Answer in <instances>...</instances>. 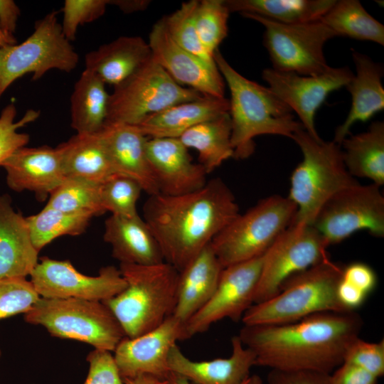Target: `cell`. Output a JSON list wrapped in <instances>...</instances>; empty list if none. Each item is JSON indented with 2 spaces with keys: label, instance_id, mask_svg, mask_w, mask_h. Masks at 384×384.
<instances>
[{
  "label": "cell",
  "instance_id": "1",
  "mask_svg": "<svg viewBox=\"0 0 384 384\" xmlns=\"http://www.w3.org/2000/svg\"><path fill=\"white\" fill-rule=\"evenodd\" d=\"M361 325L353 311L324 312L287 324L244 325L238 336L254 353L255 366L331 374L343 363Z\"/></svg>",
  "mask_w": 384,
  "mask_h": 384
},
{
  "label": "cell",
  "instance_id": "2",
  "mask_svg": "<svg viewBox=\"0 0 384 384\" xmlns=\"http://www.w3.org/2000/svg\"><path fill=\"white\" fill-rule=\"evenodd\" d=\"M235 197L220 178L186 194L149 196L143 219L165 262L181 272L238 214Z\"/></svg>",
  "mask_w": 384,
  "mask_h": 384
},
{
  "label": "cell",
  "instance_id": "3",
  "mask_svg": "<svg viewBox=\"0 0 384 384\" xmlns=\"http://www.w3.org/2000/svg\"><path fill=\"white\" fill-rule=\"evenodd\" d=\"M213 59L230 93L228 114L231 122L233 158L245 159L255 151L254 138L265 134L292 137L304 128L292 110L267 87L235 70L219 49Z\"/></svg>",
  "mask_w": 384,
  "mask_h": 384
},
{
  "label": "cell",
  "instance_id": "4",
  "mask_svg": "<svg viewBox=\"0 0 384 384\" xmlns=\"http://www.w3.org/2000/svg\"><path fill=\"white\" fill-rule=\"evenodd\" d=\"M127 287L103 301L113 313L127 337L132 338L161 324L173 314L178 273L164 262L156 265L119 264Z\"/></svg>",
  "mask_w": 384,
  "mask_h": 384
},
{
  "label": "cell",
  "instance_id": "5",
  "mask_svg": "<svg viewBox=\"0 0 384 384\" xmlns=\"http://www.w3.org/2000/svg\"><path fill=\"white\" fill-rule=\"evenodd\" d=\"M343 267L330 257L286 280L279 292L244 314V325L282 324L324 312H349L340 303L337 287Z\"/></svg>",
  "mask_w": 384,
  "mask_h": 384
},
{
  "label": "cell",
  "instance_id": "6",
  "mask_svg": "<svg viewBox=\"0 0 384 384\" xmlns=\"http://www.w3.org/2000/svg\"><path fill=\"white\" fill-rule=\"evenodd\" d=\"M292 139L303 155L290 179L287 197L297 207L292 223L311 225L330 198L359 183L347 171L340 144L314 139L304 128L296 131Z\"/></svg>",
  "mask_w": 384,
  "mask_h": 384
},
{
  "label": "cell",
  "instance_id": "7",
  "mask_svg": "<svg viewBox=\"0 0 384 384\" xmlns=\"http://www.w3.org/2000/svg\"><path fill=\"white\" fill-rule=\"evenodd\" d=\"M24 320L43 326L54 337L85 342L111 352L126 336L113 313L98 301L40 297L24 314Z\"/></svg>",
  "mask_w": 384,
  "mask_h": 384
},
{
  "label": "cell",
  "instance_id": "8",
  "mask_svg": "<svg viewBox=\"0 0 384 384\" xmlns=\"http://www.w3.org/2000/svg\"><path fill=\"white\" fill-rule=\"evenodd\" d=\"M297 210L287 196L273 195L239 213L210 243L222 267L262 255L290 225Z\"/></svg>",
  "mask_w": 384,
  "mask_h": 384
},
{
  "label": "cell",
  "instance_id": "9",
  "mask_svg": "<svg viewBox=\"0 0 384 384\" xmlns=\"http://www.w3.org/2000/svg\"><path fill=\"white\" fill-rule=\"evenodd\" d=\"M53 11L38 20L33 33L22 43L0 47V98L9 86L26 74L33 80L51 70L70 73L79 55L64 36Z\"/></svg>",
  "mask_w": 384,
  "mask_h": 384
},
{
  "label": "cell",
  "instance_id": "10",
  "mask_svg": "<svg viewBox=\"0 0 384 384\" xmlns=\"http://www.w3.org/2000/svg\"><path fill=\"white\" fill-rule=\"evenodd\" d=\"M202 96L178 84L151 58L114 87L106 122L137 125L149 115Z\"/></svg>",
  "mask_w": 384,
  "mask_h": 384
},
{
  "label": "cell",
  "instance_id": "11",
  "mask_svg": "<svg viewBox=\"0 0 384 384\" xmlns=\"http://www.w3.org/2000/svg\"><path fill=\"white\" fill-rule=\"evenodd\" d=\"M265 28L263 45L272 69L301 75L314 76L327 71L324 47L334 32L320 20L298 24H284L255 14H241Z\"/></svg>",
  "mask_w": 384,
  "mask_h": 384
},
{
  "label": "cell",
  "instance_id": "12",
  "mask_svg": "<svg viewBox=\"0 0 384 384\" xmlns=\"http://www.w3.org/2000/svg\"><path fill=\"white\" fill-rule=\"evenodd\" d=\"M328 247L313 225L291 223L262 255L254 304L274 297L289 277L329 258Z\"/></svg>",
  "mask_w": 384,
  "mask_h": 384
},
{
  "label": "cell",
  "instance_id": "13",
  "mask_svg": "<svg viewBox=\"0 0 384 384\" xmlns=\"http://www.w3.org/2000/svg\"><path fill=\"white\" fill-rule=\"evenodd\" d=\"M311 225L329 246L361 230L383 238L384 198L380 187L358 183L340 191L322 206Z\"/></svg>",
  "mask_w": 384,
  "mask_h": 384
},
{
  "label": "cell",
  "instance_id": "14",
  "mask_svg": "<svg viewBox=\"0 0 384 384\" xmlns=\"http://www.w3.org/2000/svg\"><path fill=\"white\" fill-rule=\"evenodd\" d=\"M40 297L48 299H80L103 302L127 287L119 269L108 265L97 276H87L78 271L69 260L48 257L40 258L30 274Z\"/></svg>",
  "mask_w": 384,
  "mask_h": 384
},
{
  "label": "cell",
  "instance_id": "15",
  "mask_svg": "<svg viewBox=\"0 0 384 384\" xmlns=\"http://www.w3.org/2000/svg\"><path fill=\"white\" fill-rule=\"evenodd\" d=\"M262 255L223 269L218 284L207 303L183 327L184 340L203 333L224 319L238 321L254 304Z\"/></svg>",
  "mask_w": 384,
  "mask_h": 384
},
{
  "label": "cell",
  "instance_id": "16",
  "mask_svg": "<svg viewBox=\"0 0 384 384\" xmlns=\"http://www.w3.org/2000/svg\"><path fill=\"white\" fill-rule=\"evenodd\" d=\"M353 75L347 66L330 67L325 73L314 76L266 68L262 78L273 93L296 112L307 133L319 139L314 121L316 111L329 94L345 87Z\"/></svg>",
  "mask_w": 384,
  "mask_h": 384
},
{
  "label": "cell",
  "instance_id": "17",
  "mask_svg": "<svg viewBox=\"0 0 384 384\" xmlns=\"http://www.w3.org/2000/svg\"><path fill=\"white\" fill-rule=\"evenodd\" d=\"M184 324L172 315L156 328L135 338L125 336L114 351L122 378L150 375L166 380L171 348L184 340Z\"/></svg>",
  "mask_w": 384,
  "mask_h": 384
},
{
  "label": "cell",
  "instance_id": "18",
  "mask_svg": "<svg viewBox=\"0 0 384 384\" xmlns=\"http://www.w3.org/2000/svg\"><path fill=\"white\" fill-rule=\"evenodd\" d=\"M148 43L153 60L178 84L205 96L224 97L225 81L216 64H209L177 45L169 34L164 18L152 26Z\"/></svg>",
  "mask_w": 384,
  "mask_h": 384
},
{
  "label": "cell",
  "instance_id": "19",
  "mask_svg": "<svg viewBox=\"0 0 384 384\" xmlns=\"http://www.w3.org/2000/svg\"><path fill=\"white\" fill-rule=\"evenodd\" d=\"M188 149L178 139L148 138L146 156L159 193L186 194L207 183L208 174L192 161Z\"/></svg>",
  "mask_w": 384,
  "mask_h": 384
},
{
  "label": "cell",
  "instance_id": "20",
  "mask_svg": "<svg viewBox=\"0 0 384 384\" xmlns=\"http://www.w3.org/2000/svg\"><path fill=\"white\" fill-rule=\"evenodd\" d=\"M0 166L6 171L10 189L33 192L40 201L46 200L65 179L58 146L21 147Z\"/></svg>",
  "mask_w": 384,
  "mask_h": 384
},
{
  "label": "cell",
  "instance_id": "21",
  "mask_svg": "<svg viewBox=\"0 0 384 384\" xmlns=\"http://www.w3.org/2000/svg\"><path fill=\"white\" fill-rule=\"evenodd\" d=\"M231 346L232 353L228 358L194 361L175 344L169 355V370L194 384H242L255 366V356L243 345L238 336L232 338Z\"/></svg>",
  "mask_w": 384,
  "mask_h": 384
},
{
  "label": "cell",
  "instance_id": "22",
  "mask_svg": "<svg viewBox=\"0 0 384 384\" xmlns=\"http://www.w3.org/2000/svg\"><path fill=\"white\" fill-rule=\"evenodd\" d=\"M97 133L117 174L135 180L149 196L159 193L146 156L148 138L136 126L106 122Z\"/></svg>",
  "mask_w": 384,
  "mask_h": 384
},
{
  "label": "cell",
  "instance_id": "23",
  "mask_svg": "<svg viewBox=\"0 0 384 384\" xmlns=\"http://www.w3.org/2000/svg\"><path fill=\"white\" fill-rule=\"evenodd\" d=\"M38 253L26 217L14 209L9 194L0 195V278L30 276Z\"/></svg>",
  "mask_w": 384,
  "mask_h": 384
},
{
  "label": "cell",
  "instance_id": "24",
  "mask_svg": "<svg viewBox=\"0 0 384 384\" xmlns=\"http://www.w3.org/2000/svg\"><path fill=\"white\" fill-rule=\"evenodd\" d=\"M351 55L356 74L345 86L351 96V106L343 124L335 130L333 141L338 144L350 134L351 127L356 122H366L384 109L383 65L354 50Z\"/></svg>",
  "mask_w": 384,
  "mask_h": 384
},
{
  "label": "cell",
  "instance_id": "25",
  "mask_svg": "<svg viewBox=\"0 0 384 384\" xmlns=\"http://www.w3.org/2000/svg\"><path fill=\"white\" fill-rule=\"evenodd\" d=\"M103 239L111 246L112 256L120 264L151 265L164 262L154 235L139 215H111L105 222Z\"/></svg>",
  "mask_w": 384,
  "mask_h": 384
},
{
  "label": "cell",
  "instance_id": "26",
  "mask_svg": "<svg viewBox=\"0 0 384 384\" xmlns=\"http://www.w3.org/2000/svg\"><path fill=\"white\" fill-rule=\"evenodd\" d=\"M223 269L209 244L179 272L172 316L185 324L210 299Z\"/></svg>",
  "mask_w": 384,
  "mask_h": 384
},
{
  "label": "cell",
  "instance_id": "27",
  "mask_svg": "<svg viewBox=\"0 0 384 384\" xmlns=\"http://www.w3.org/2000/svg\"><path fill=\"white\" fill-rule=\"evenodd\" d=\"M228 111L229 100L225 97L203 95L149 115L134 126L147 138L178 139L192 127Z\"/></svg>",
  "mask_w": 384,
  "mask_h": 384
},
{
  "label": "cell",
  "instance_id": "28",
  "mask_svg": "<svg viewBox=\"0 0 384 384\" xmlns=\"http://www.w3.org/2000/svg\"><path fill=\"white\" fill-rule=\"evenodd\" d=\"M148 42L140 36H120L87 53L85 69L105 84L117 86L151 59Z\"/></svg>",
  "mask_w": 384,
  "mask_h": 384
},
{
  "label": "cell",
  "instance_id": "29",
  "mask_svg": "<svg viewBox=\"0 0 384 384\" xmlns=\"http://www.w3.org/2000/svg\"><path fill=\"white\" fill-rule=\"evenodd\" d=\"M65 178L102 183L117 174L98 134H77L58 146Z\"/></svg>",
  "mask_w": 384,
  "mask_h": 384
},
{
  "label": "cell",
  "instance_id": "30",
  "mask_svg": "<svg viewBox=\"0 0 384 384\" xmlns=\"http://www.w3.org/2000/svg\"><path fill=\"white\" fill-rule=\"evenodd\" d=\"M343 159L348 173L366 178L373 183L384 184V122H372L367 131L349 134L340 144Z\"/></svg>",
  "mask_w": 384,
  "mask_h": 384
},
{
  "label": "cell",
  "instance_id": "31",
  "mask_svg": "<svg viewBox=\"0 0 384 384\" xmlns=\"http://www.w3.org/2000/svg\"><path fill=\"white\" fill-rule=\"evenodd\" d=\"M110 94L93 72L85 69L70 97V125L77 134L98 132L105 124Z\"/></svg>",
  "mask_w": 384,
  "mask_h": 384
},
{
  "label": "cell",
  "instance_id": "32",
  "mask_svg": "<svg viewBox=\"0 0 384 384\" xmlns=\"http://www.w3.org/2000/svg\"><path fill=\"white\" fill-rule=\"evenodd\" d=\"M231 122L228 112L201 122L186 130L178 139L198 153L200 164L209 174L225 161L233 158Z\"/></svg>",
  "mask_w": 384,
  "mask_h": 384
},
{
  "label": "cell",
  "instance_id": "33",
  "mask_svg": "<svg viewBox=\"0 0 384 384\" xmlns=\"http://www.w3.org/2000/svg\"><path fill=\"white\" fill-rule=\"evenodd\" d=\"M230 13L260 16L284 24L319 20L335 0H224Z\"/></svg>",
  "mask_w": 384,
  "mask_h": 384
},
{
  "label": "cell",
  "instance_id": "34",
  "mask_svg": "<svg viewBox=\"0 0 384 384\" xmlns=\"http://www.w3.org/2000/svg\"><path fill=\"white\" fill-rule=\"evenodd\" d=\"M336 37H347L384 45V26L358 0L336 1L319 19Z\"/></svg>",
  "mask_w": 384,
  "mask_h": 384
},
{
  "label": "cell",
  "instance_id": "35",
  "mask_svg": "<svg viewBox=\"0 0 384 384\" xmlns=\"http://www.w3.org/2000/svg\"><path fill=\"white\" fill-rule=\"evenodd\" d=\"M92 218L89 213H66L45 206L40 212L26 217V220L33 245L40 252L60 236L83 233Z\"/></svg>",
  "mask_w": 384,
  "mask_h": 384
},
{
  "label": "cell",
  "instance_id": "36",
  "mask_svg": "<svg viewBox=\"0 0 384 384\" xmlns=\"http://www.w3.org/2000/svg\"><path fill=\"white\" fill-rule=\"evenodd\" d=\"M46 206L93 217L106 213L102 204L101 183L76 178H65L50 194Z\"/></svg>",
  "mask_w": 384,
  "mask_h": 384
},
{
  "label": "cell",
  "instance_id": "37",
  "mask_svg": "<svg viewBox=\"0 0 384 384\" xmlns=\"http://www.w3.org/2000/svg\"><path fill=\"white\" fill-rule=\"evenodd\" d=\"M229 14L224 0H202L198 2L194 16L196 31L202 46L213 57L228 36Z\"/></svg>",
  "mask_w": 384,
  "mask_h": 384
},
{
  "label": "cell",
  "instance_id": "38",
  "mask_svg": "<svg viewBox=\"0 0 384 384\" xmlns=\"http://www.w3.org/2000/svg\"><path fill=\"white\" fill-rule=\"evenodd\" d=\"M198 2L197 0L183 2L176 11L164 17L165 26L177 45L205 62L215 65L213 57L202 46L196 31L194 16Z\"/></svg>",
  "mask_w": 384,
  "mask_h": 384
},
{
  "label": "cell",
  "instance_id": "39",
  "mask_svg": "<svg viewBox=\"0 0 384 384\" xmlns=\"http://www.w3.org/2000/svg\"><path fill=\"white\" fill-rule=\"evenodd\" d=\"M143 191L135 180L114 175L101 183V200L105 212L124 217L138 215L137 201Z\"/></svg>",
  "mask_w": 384,
  "mask_h": 384
},
{
  "label": "cell",
  "instance_id": "40",
  "mask_svg": "<svg viewBox=\"0 0 384 384\" xmlns=\"http://www.w3.org/2000/svg\"><path fill=\"white\" fill-rule=\"evenodd\" d=\"M16 114L17 110L14 103L6 105L0 114V165L17 149L28 144L30 136L18 130L36 121L40 111L29 110L17 121Z\"/></svg>",
  "mask_w": 384,
  "mask_h": 384
},
{
  "label": "cell",
  "instance_id": "41",
  "mask_svg": "<svg viewBox=\"0 0 384 384\" xmlns=\"http://www.w3.org/2000/svg\"><path fill=\"white\" fill-rule=\"evenodd\" d=\"M39 298L26 277L0 278V320L24 314Z\"/></svg>",
  "mask_w": 384,
  "mask_h": 384
},
{
  "label": "cell",
  "instance_id": "42",
  "mask_svg": "<svg viewBox=\"0 0 384 384\" xmlns=\"http://www.w3.org/2000/svg\"><path fill=\"white\" fill-rule=\"evenodd\" d=\"M108 5L109 0H65L60 23L65 37L70 42L74 41L78 27L100 18Z\"/></svg>",
  "mask_w": 384,
  "mask_h": 384
},
{
  "label": "cell",
  "instance_id": "43",
  "mask_svg": "<svg viewBox=\"0 0 384 384\" xmlns=\"http://www.w3.org/2000/svg\"><path fill=\"white\" fill-rule=\"evenodd\" d=\"M343 362L380 378L384 374V341L368 342L357 337L348 346Z\"/></svg>",
  "mask_w": 384,
  "mask_h": 384
},
{
  "label": "cell",
  "instance_id": "44",
  "mask_svg": "<svg viewBox=\"0 0 384 384\" xmlns=\"http://www.w3.org/2000/svg\"><path fill=\"white\" fill-rule=\"evenodd\" d=\"M87 361L89 370L84 384H125L111 351L95 348Z\"/></svg>",
  "mask_w": 384,
  "mask_h": 384
},
{
  "label": "cell",
  "instance_id": "45",
  "mask_svg": "<svg viewBox=\"0 0 384 384\" xmlns=\"http://www.w3.org/2000/svg\"><path fill=\"white\" fill-rule=\"evenodd\" d=\"M267 384H331L330 374L314 371L286 372L271 370Z\"/></svg>",
  "mask_w": 384,
  "mask_h": 384
},
{
  "label": "cell",
  "instance_id": "46",
  "mask_svg": "<svg viewBox=\"0 0 384 384\" xmlns=\"http://www.w3.org/2000/svg\"><path fill=\"white\" fill-rule=\"evenodd\" d=\"M341 278L367 295L374 289L377 282L374 270L363 262H353L343 267Z\"/></svg>",
  "mask_w": 384,
  "mask_h": 384
},
{
  "label": "cell",
  "instance_id": "47",
  "mask_svg": "<svg viewBox=\"0 0 384 384\" xmlns=\"http://www.w3.org/2000/svg\"><path fill=\"white\" fill-rule=\"evenodd\" d=\"M331 384H376L378 378L353 364L343 362L330 374Z\"/></svg>",
  "mask_w": 384,
  "mask_h": 384
},
{
  "label": "cell",
  "instance_id": "48",
  "mask_svg": "<svg viewBox=\"0 0 384 384\" xmlns=\"http://www.w3.org/2000/svg\"><path fill=\"white\" fill-rule=\"evenodd\" d=\"M337 296L346 309L353 311L363 303L367 294L341 278L337 287Z\"/></svg>",
  "mask_w": 384,
  "mask_h": 384
},
{
  "label": "cell",
  "instance_id": "49",
  "mask_svg": "<svg viewBox=\"0 0 384 384\" xmlns=\"http://www.w3.org/2000/svg\"><path fill=\"white\" fill-rule=\"evenodd\" d=\"M21 10L13 0H0V28L4 33L15 37L17 21Z\"/></svg>",
  "mask_w": 384,
  "mask_h": 384
},
{
  "label": "cell",
  "instance_id": "50",
  "mask_svg": "<svg viewBox=\"0 0 384 384\" xmlns=\"http://www.w3.org/2000/svg\"><path fill=\"white\" fill-rule=\"evenodd\" d=\"M149 2V1L143 0H109L110 5H114L127 14L145 9Z\"/></svg>",
  "mask_w": 384,
  "mask_h": 384
},
{
  "label": "cell",
  "instance_id": "51",
  "mask_svg": "<svg viewBox=\"0 0 384 384\" xmlns=\"http://www.w3.org/2000/svg\"><path fill=\"white\" fill-rule=\"evenodd\" d=\"M125 384H168L167 379L162 380L150 375H142L131 378H122Z\"/></svg>",
  "mask_w": 384,
  "mask_h": 384
},
{
  "label": "cell",
  "instance_id": "52",
  "mask_svg": "<svg viewBox=\"0 0 384 384\" xmlns=\"http://www.w3.org/2000/svg\"><path fill=\"white\" fill-rule=\"evenodd\" d=\"M247 380L242 384H246ZM167 382L168 384H191V383L183 376L171 372L167 378Z\"/></svg>",
  "mask_w": 384,
  "mask_h": 384
},
{
  "label": "cell",
  "instance_id": "53",
  "mask_svg": "<svg viewBox=\"0 0 384 384\" xmlns=\"http://www.w3.org/2000/svg\"><path fill=\"white\" fill-rule=\"evenodd\" d=\"M17 43L15 37H10L6 35L0 28V47L12 46Z\"/></svg>",
  "mask_w": 384,
  "mask_h": 384
},
{
  "label": "cell",
  "instance_id": "54",
  "mask_svg": "<svg viewBox=\"0 0 384 384\" xmlns=\"http://www.w3.org/2000/svg\"><path fill=\"white\" fill-rule=\"evenodd\" d=\"M246 384H263L262 379L257 375H250Z\"/></svg>",
  "mask_w": 384,
  "mask_h": 384
},
{
  "label": "cell",
  "instance_id": "55",
  "mask_svg": "<svg viewBox=\"0 0 384 384\" xmlns=\"http://www.w3.org/2000/svg\"><path fill=\"white\" fill-rule=\"evenodd\" d=\"M1 349H0V356H1Z\"/></svg>",
  "mask_w": 384,
  "mask_h": 384
}]
</instances>
